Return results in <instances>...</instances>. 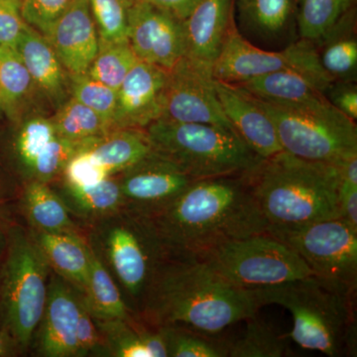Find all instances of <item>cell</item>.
<instances>
[{"label": "cell", "instance_id": "obj_42", "mask_svg": "<svg viewBox=\"0 0 357 357\" xmlns=\"http://www.w3.org/2000/svg\"><path fill=\"white\" fill-rule=\"evenodd\" d=\"M26 25L20 0H0V46L15 48Z\"/></svg>", "mask_w": 357, "mask_h": 357}, {"label": "cell", "instance_id": "obj_45", "mask_svg": "<svg viewBox=\"0 0 357 357\" xmlns=\"http://www.w3.org/2000/svg\"><path fill=\"white\" fill-rule=\"evenodd\" d=\"M338 208L340 218L357 230V185L340 181Z\"/></svg>", "mask_w": 357, "mask_h": 357}, {"label": "cell", "instance_id": "obj_28", "mask_svg": "<svg viewBox=\"0 0 357 357\" xmlns=\"http://www.w3.org/2000/svg\"><path fill=\"white\" fill-rule=\"evenodd\" d=\"M52 121L57 135L69 140L95 139L114 130L112 123L73 98L61 105Z\"/></svg>", "mask_w": 357, "mask_h": 357}, {"label": "cell", "instance_id": "obj_11", "mask_svg": "<svg viewBox=\"0 0 357 357\" xmlns=\"http://www.w3.org/2000/svg\"><path fill=\"white\" fill-rule=\"evenodd\" d=\"M107 250L123 287L143 302L157 270L169 256L152 223L131 213L126 222L109 230Z\"/></svg>", "mask_w": 357, "mask_h": 357}, {"label": "cell", "instance_id": "obj_37", "mask_svg": "<svg viewBox=\"0 0 357 357\" xmlns=\"http://www.w3.org/2000/svg\"><path fill=\"white\" fill-rule=\"evenodd\" d=\"M114 356L151 357L142 338L143 328L131 325L124 319H95Z\"/></svg>", "mask_w": 357, "mask_h": 357}, {"label": "cell", "instance_id": "obj_16", "mask_svg": "<svg viewBox=\"0 0 357 357\" xmlns=\"http://www.w3.org/2000/svg\"><path fill=\"white\" fill-rule=\"evenodd\" d=\"M44 37L69 76L88 74L100 41L89 0H73Z\"/></svg>", "mask_w": 357, "mask_h": 357}, {"label": "cell", "instance_id": "obj_14", "mask_svg": "<svg viewBox=\"0 0 357 357\" xmlns=\"http://www.w3.org/2000/svg\"><path fill=\"white\" fill-rule=\"evenodd\" d=\"M195 181L172 162L152 151L126 170L119 184L129 211L151 217L172 203Z\"/></svg>", "mask_w": 357, "mask_h": 357}, {"label": "cell", "instance_id": "obj_13", "mask_svg": "<svg viewBox=\"0 0 357 357\" xmlns=\"http://www.w3.org/2000/svg\"><path fill=\"white\" fill-rule=\"evenodd\" d=\"M128 42L138 60L166 70L185 57L183 20L149 0L129 6Z\"/></svg>", "mask_w": 357, "mask_h": 357}, {"label": "cell", "instance_id": "obj_8", "mask_svg": "<svg viewBox=\"0 0 357 357\" xmlns=\"http://www.w3.org/2000/svg\"><path fill=\"white\" fill-rule=\"evenodd\" d=\"M196 257L248 289L270 287L314 274L293 249L269 234L234 239Z\"/></svg>", "mask_w": 357, "mask_h": 357}, {"label": "cell", "instance_id": "obj_2", "mask_svg": "<svg viewBox=\"0 0 357 357\" xmlns=\"http://www.w3.org/2000/svg\"><path fill=\"white\" fill-rule=\"evenodd\" d=\"M169 256H199L234 239L267 234L248 173L195 181L163 210L145 217Z\"/></svg>", "mask_w": 357, "mask_h": 357}, {"label": "cell", "instance_id": "obj_15", "mask_svg": "<svg viewBox=\"0 0 357 357\" xmlns=\"http://www.w3.org/2000/svg\"><path fill=\"white\" fill-rule=\"evenodd\" d=\"M167 72L138 60L117 91L114 128L144 130L163 115Z\"/></svg>", "mask_w": 357, "mask_h": 357}, {"label": "cell", "instance_id": "obj_44", "mask_svg": "<svg viewBox=\"0 0 357 357\" xmlns=\"http://www.w3.org/2000/svg\"><path fill=\"white\" fill-rule=\"evenodd\" d=\"M76 342L77 356H86L89 352L98 349L100 344L95 319L84 305V300L77 318Z\"/></svg>", "mask_w": 357, "mask_h": 357}, {"label": "cell", "instance_id": "obj_10", "mask_svg": "<svg viewBox=\"0 0 357 357\" xmlns=\"http://www.w3.org/2000/svg\"><path fill=\"white\" fill-rule=\"evenodd\" d=\"M272 236L293 249L314 275L356 288L357 230L342 218L321 220Z\"/></svg>", "mask_w": 357, "mask_h": 357}, {"label": "cell", "instance_id": "obj_3", "mask_svg": "<svg viewBox=\"0 0 357 357\" xmlns=\"http://www.w3.org/2000/svg\"><path fill=\"white\" fill-rule=\"evenodd\" d=\"M256 202L274 236L340 218V165L282 151L248 173Z\"/></svg>", "mask_w": 357, "mask_h": 357}, {"label": "cell", "instance_id": "obj_41", "mask_svg": "<svg viewBox=\"0 0 357 357\" xmlns=\"http://www.w3.org/2000/svg\"><path fill=\"white\" fill-rule=\"evenodd\" d=\"M21 13L28 25L43 36L73 0H20Z\"/></svg>", "mask_w": 357, "mask_h": 357}, {"label": "cell", "instance_id": "obj_5", "mask_svg": "<svg viewBox=\"0 0 357 357\" xmlns=\"http://www.w3.org/2000/svg\"><path fill=\"white\" fill-rule=\"evenodd\" d=\"M144 130L154 153L195 180L243 175L262 160L231 129L160 119Z\"/></svg>", "mask_w": 357, "mask_h": 357}, {"label": "cell", "instance_id": "obj_33", "mask_svg": "<svg viewBox=\"0 0 357 357\" xmlns=\"http://www.w3.org/2000/svg\"><path fill=\"white\" fill-rule=\"evenodd\" d=\"M165 337L169 356L229 357V340L183 328H159Z\"/></svg>", "mask_w": 357, "mask_h": 357}, {"label": "cell", "instance_id": "obj_32", "mask_svg": "<svg viewBox=\"0 0 357 357\" xmlns=\"http://www.w3.org/2000/svg\"><path fill=\"white\" fill-rule=\"evenodd\" d=\"M241 6L246 20L257 34L275 38L287 31L294 0H245Z\"/></svg>", "mask_w": 357, "mask_h": 357}, {"label": "cell", "instance_id": "obj_12", "mask_svg": "<svg viewBox=\"0 0 357 357\" xmlns=\"http://www.w3.org/2000/svg\"><path fill=\"white\" fill-rule=\"evenodd\" d=\"M161 119L234 130L218 100L211 67L187 57L167 72Z\"/></svg>", "mask_w": 357, "mask_h": 357}, {"label": "cell", "instance_id": "obj_4", "mask_svg": "<svg viewBox=\"0 0 357 357\" xmlns=\"http://www.w3.org/2000/svg\"><path fill=\"white\" fill-rule=\"evenodd\" d=\"M262 307L279 305L293 317L290 337L302 349L328 356H356V288L318 275L255 289Z\"/></svg>", "mask_w": 357, "mask_h": 357}, {"label": "cell", "instance_id": "obj_7", "mask_svg": "<svg viewBox=\"0 0 357 357\" xmlns=\"http://www.w3.org/2000/svg\"><path fill=\"white\" fill-rule=\"evenodd\" d=\"M251 96L273 122L283 151L337 165L357 155L356 121L333 105L321 109H293Z\"/></svg>", "mask_w": 357, "mask_h": 357}, {"label": "cell", "instance_id": "obj_25", "mask_svg": "<svg viewBox=\"0 0 357 357\" xmlns=\"http://www.w3.org/2000/svg\"><path fill=\"white\" fill-rule=\"evenodd\" d=\"M24 206L28 220L37 231L75 234L69 211L47 183L34 180L26 188Z\"/></svg>", "mask_w": 357, "mask_h": 357}, {"label": "cell", "instance_id": "obj_35", "mask_svg": "<svg viewBox=\"0 0 357 357\" xmlns=\"http://www.w3.org/2000/svg\"><path fill=\"white\" fill-rule=\"evenodd\" d=\"M98 139L75 141L56 135L35 160L29 172L34 176V180L48 183L63 173L68 162L75 154L91 147Z\"/></svg>", "mask_w": 357, "mask_h": 357}, {"label": "cell", "instance_id": "obj_29", "mask_svg": "<svg viewBox=\"0 0 357 357\" xmlns=\"http://www.w3.org/2000/svg\"><path fill=\"white\" fill-rule=\"evenodd\" d=\"M354 0H300L297 13L300 38L316 42L354 8Z\"/></svg>", "mask_w": 357, "mask_h": 357}, {"label": "cell", "instance_id": "obj_9", "mask_svg": "<svg viewBox=\"0 0 357 357\" xmlns=\"http://www.w3.org/2000/svg\"><path fill=\"white\" fill-rule=\"evenodd\" d=\"M285 70H296L309 77L325 93L333 82L319 63L314 42L300 38L284 50H263L244 38L234 20L211 67L215 79L230 84Z\"/></svg>", "mask_w": 357, "mask_h": 357}, {"label": "cell", "instance_id": "obj_27", "mask_svg": "<svg viewBox=\"0 0 357 357\" xmlns=\"http://www.w3.org/2000/svg\"><path fill=\"white\" fill-rule=\"evenodd\" d=\"M34 86L20 54L0 46V112L10 119L17 116Z\"/></svg>", "mask_w": 357, "mask_h": 357}, {"label": "cell", "instance_id": "obj_50", "mask_svg": "<svg viewBox=\"0 0 357 357\" xmlns=\"http://www.w3.org/2000/svg\"><path fill=\"white\" fill-rule=\"evenodd\" d=\"M244 1H245V0H241V3H243Z\"/></svg>", "mask_w": 357, "mask_h": 357}, {"label": "cell", "instance_id": "obj_46", "mask_svg": "<svg viewBox=\"0 0 357 357\" xmlns=\"http://www.w3.org/2000/svg\"><path fill=\"white\" fill-rule=\"evenodd\" d=\"M155 6L170 11L180 20H184L199 0H149Z\"/></svg>", "mask_w": 357, "mask_h": 357}, {"label": "cell", "instance_id": "obj_38", "mask_svg": "<svg viewBox=\"0 0 357 357\" xmlns=\"http://www.w3.org/2000/svg\"><path fill=\"white\" fill-rule=\"evenodd\" d=\"M70 77L72 98L93 109L114 126L117 91L88 74Z\"/></svg>", "mask_w": 357, "mask_h": 357}, {"label": "cell", "instance_id": "obj_39", "mask_svg": "<svg viewBox=\"0 0 357 357\" xmlns=\"http://www.w3.org/2000/svg\"><path fill=\"white\" fill-rule=\"evenodd\" d=\"M56 135L52 119L36 116L23 123L16 137L15 149L26 170L29 171L35 160Z\"/></svg>", "mask_w": 357, "mask_h": 357}, {"label": "cell", "instance_id": "obj_36", "mask_svg": "<svg viewBox=\"0 0 357 357\" xmlns=\"http://www.w3.org/2000/svg\"><path fill=\"white\" fill-rule=\"evenodd\" d=\"M128 0H89L98 38L107 42L128 41Z\"/></svg>", "mask_w": 357, "mask_h": 357}, {"label": "cell", "instance_id": "obj_47", "mask_svg": "<svg viewBox=\"0 0 357 357\" xmlns=\"http://www.w3.org/2000/svg\"><path fill=\"white\" fill-rule=\"evenodd\" d=\"M18 349L17 342L6 331L0 330V356H15Z\"/></svg>", "mask_w": 357, "mask_h": 357}, {"label": "cell", "instance_id": "obj_43", "mask_svg": "<svg viewBox=\"0 0 357 357\" xmlns=\"http://www.w3.org/2000/svg\"><path fill=\"white\" fill-rule=\"evenodd\" d=\"M326 96L333 107L352 121L357 119L356 82L335 81L326 89Z\"/></svg>", "mask_w": 357, "mask_h": 357}, {"label": "cell", "instance_id": "obj_49", "mask_svg": "<svg viewBox=\"0 0 357 357\" xmlns=\"http://www.w3.org/2000/svg\"><path fill=\"white\" fill-rule=\"evenodd\" d=\"M129 2H134V1H138V0H128Z\"/></svg>", "mask_w": 357, "mask_h": 357}, {"label": "cell", "instance_id": "obj_23", "mask_svg": "<svg viewBox=\"0 0 357 357\" xmlns=\"http://www.w3.org/2000/svg\"><path fill=\"white\" fill-rule=\"evenodd\" d=\"M314 44L319 63L333 82L356 81L357 40L354 8Z\"/></svg>", "mask_w": 357, "mask_h": 357}, {"label": "cell", "instance_id": "obj_40", "mask_svg": "<svg viewBox=\"0 0 357 357\" xmlns=\"http://www.w3.org/2000/svg\"><path fill=\"white\" fill-rule=\"evenodd\" d=\"M89 148L77 152L66 165L63 174L68 187H91L109 177L107 169L96 159Z\"/></svg>", "mask_w": 357, "mask_h": 357}, {"label": "cell", "instance_id": "obj_18", "mask_svg": "<svg viewBox=\"0 0 357 357\" xmlns=\"http://www.w3.org/2000/svg\"><path fill=\"white\" fill-rule=\"evenodd\" d=\"M218 100L236 132L259 158L283 151L269 115L255 98L234 84L215 79Z\"/></svg>", "mask_w": 357, "mask_h": 357}, {"label": "cell", "instance_id": "obj_6", "mask_svg": "<svg viewBox=\"0 0 357 357\" xmlns=\"http://www.w3.org/2000/svg\"><path fill=\"white\" fill-rule=\"evenodd\" d=\"M49 264L33 237L11 232L0 279V324L25 351L43 316Z\"/></svg>", "mask_w": 357, "mask_h": 357}, {"label": "cell", "instance_id": "obj_24", "mask_svg": "<svg viewBox=\"0 0 357 357\" xmlns=\"http://www.w3.org/2000/svg\"><path fill=\"white\" fill-rule=\"evenodd\" d=\"M89 150L112 175L139 163L152 147L143 129L116 128L98 138Z\"/></svg>", "mask_w": 357, "mask_h": 357}, {"label": "cell", "instance_id": "obj_1", "mask_svg": "<svg viewBox=\"0 0 357 357\" xmlns=\"http://www.w3.org/2000/svg\"><path fill=\"white\" fill-rule=\"evenodd\" d=\"M156 328L174 326L217 337L262 307L255 289L237 286L195 256H168L143 300Z\"/></svg>", "mask_w": 357, "mask_h": 357}, {"label": "cell", "instance_id": "obj_31", "mask_svg": "<svg viewBox=\"0 0 357 357\" xmlns=\"http://www.w3.org/2000/svg\"><path fill=\"white\" fill-rule=\"evenodd\" d=\"M243 337L229 342V357H282L288 356L285 340L271 326L258 319H246Z\"/></svg>", "mask_w": 357, "mask_h": 357}, {"label": "cell", "instance_id": "obj_34", "mask_svg": "<svg viewBox=\"0 0 357 357\" xmlns=\"http://www.w3.org/2000/svg\"><path fill=\"white\" fill-rule=\"evenodd\" d=\"M66 189L75 208L86 215L100 217L110 215L119 211L124 204L121 184L109 177L91 187L66 185Z\"/></svg>", "mask_w": 357, "mask_h": 357}, {"label": "cell", "instance_id": "obj_30", "mask_svg": "<svg viewBox=\"0 0 357 357\" xmlns=\"http://www.w3.org/2000/svg\"><path fill=\"white\" fill-rule=\"evenodd\" d=\"M137 61L138 58L128 41L107 42L100 40L98 52L88 75L117 91Z\"/></svg>", "mask_w": 357, "mask_h": 357}, {"label": "cell", "instance_id": "obj_22", "mask_svg": "<svg viewBox=\"0 0 357 357\" xmlns=\"http://www.w3.org/2000/svg\"><path fill=\"white\" fill-rule=\"evenodd\" d=\"M32 237L49 266L84 294L88 285L91 249L76 234L36 231Z\"/></svg>", "mask_w": 357, "mask_h": 357}, {"label": "cell", "instance_id": "obj_26", "mask_svg": "<svg viewBox=\"0 0 357 357\" xmlns=\"http://www.w3.org/2000/svg\"><path fill=\"white\" fill-rule=\"evenodd\" d=\"M83 300L95 319L130 321L128 307L116 284L93 250H91L88 285Z\"/></svg>", "mask_w": 357, "mask_h": 357}, {"label": "cell", "instance_id": "obj_17", "mask_svg": "<svg viewBox=\"0 0 357 357\" xmlns=\"http://www.w3.org/2000/svg\"><path fill=\"white\" fill-rule=\"evenodd\" d=\"M82 305L83 298L69 285L60 279H52L37 333V349L41 356H77L76 328Z\"/></svg>", "mask_w": 357, "mask_h": 357}, {"label": "cell", "instance_id": "obj_48", "mask_svg": "<svg viewBox=\"0 0 357 357\" xmlns=\"http://www.w3.org/2000/svg\"><path fill=\"white\" fill-rule=\"evenodd\" d=\"M0 203H1V201H0ZM0 218H1V204H0Z\"/></svg>", "mask_w": 357, "mask_h": 357}, {"label": "cell", "instance_id": "obj_21", "mask_svg": "<svg viewBox=\"0 0 357 357\" xmlns=\"http://www.w3.org/2000/svg\"><path fill=\"white\" fill-rule=\"evenodd\" d=\"M14 49L20 54L35 86L54 102H64L67 72L48 40L27 24Z\"/></svg>", "mask_w": 357, "mask_h": 357}, {"label": "cell", "instance_id": "obj_19", "mask_svg": "<svg viewBox=\"0 0 357 357\" xmlns=\"http://www.w3.org/2000/svg\"><path fill=\"white\" fill-rule=\"evenodd\" d=\"M232 20V0H199L183 20L185 57L213 67Z\"/></svg>", "mask_w": 357, "mask_h": 357}, {"label": "cell", "instance_id": "obj_20", "mask_svg": "<svg viewBox=\"0 0 357 357\" xmlns=\"http://www.w3.org/2000/svg\"><path fill=\"white\" fill-rule=\"evenodd\" d=\"M234 86L265 102L293 109H321L332 105L312 79L292 70L269 73Z\"/></svg>", "mask_w": 357, "mask_h": 357}]
</instances>
